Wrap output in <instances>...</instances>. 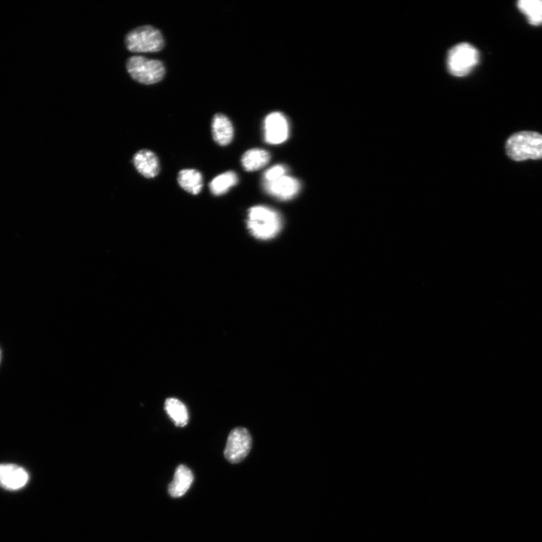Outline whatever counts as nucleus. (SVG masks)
<instances>
[{"label":"nucleus","instance_id":"13","mask_svg":"<svg viewBox=\"0 0 542 542\" xmlns=\"http://www.w3.org/2000/svg\"><path fill=\"white\" fill-rule=\"evenodd\" d=\"M270 160V153L261 149L246 152L242 157V166L248 172L257 171L265 168Z\"/></svg>","mask_w":542,"mask_h":542},{"label":"nucleus","instance_id":"2","mask_svg":"<svg viewBox=\"0 0 542 542\" xmlns=\"http://www.w3.org/2000/svg\"><path fill=\"white\" fill-rule=\"evenodd\" d=\"M282 226L281 216L276 210L263 206L249 210L247 228L256 238L261 240L272 239L281 230Z\"/></svg>","mask_w":542,"mask_h":542},{"label":"nucleus","instance_id":"6","mask_svg":"<svg viewBox=\"0 0 542 542\" xmlns=\"http://www.w3.org/2000/svg\"><path fill=\"white\" fill-rule=\"evenodd\" d=\"M251 438L245 428H237L230 432L228 438L225 457L233 464L243 461L250 452Z\"/></svg>","mask_w":542,"mask_h":542},{"label":"nucleus","instance_id":"16","mask_svg":"<svg viewBox=\"0 0 542 542\" xmlns=\"http://www.w3.org/2000/svg\"><path fill=\"white\" fill-rule=\"evenodd\" d=\"M518 8L531 25L542 24V0H520Z\"/></svg>","mask_w":542,"mask_h":542},{"label":"nucleus","instance_id":"18","mask_svg":"<svg viewBox=\"0 0 542 542\" xmlns=\"http://www.w3.org/2000/svg\"><path fill=\"white\" fill-rule=\"evenodd\" d=\"M287 168L278 164L268 169L264 174L265 182H272L286 176Z\"/></svg>","mask_w":542,"mask_h":542},{"label":"nucleus","instance_id":"17","mask_svg":"<svg viewBox=\"0 0 542 542\" xmlns=\"http://www.w3.org/2000/svg\"><path fill=\"white\" fill-rule=\"evenodd\" d=\"M238 178L237 174L229 171L221 174L217 177L210 184V189L214 196H219L224 195L229 189L237 185Z\"/></svg>","mask_w":542,"mask_h":542},{"label":"nucleus","instance_id":"11","mask_svg":"<svg viewBox=\"0 0 542 542\" xmlns=\"http://www.w3.org/2000/svg\"><path fill=\"white\" fill-rule=\"evenodd\" d=\"M193 474L186 466L181 464L174 474V477L170 483L169 495L173 498H180L186 495L192 485Z\"/></svg>","mask_w":542,"mask_h":542},{"label":"nucleus","instance_id":"4","mask_svg":"<svg viewBox=\"0 0 542 542\" xmlns=\"http://www.w3.org/2000/svg\"><path fill=\"white\" fill-rule=\"evenodd\" d=\"M480 54L469 43L454 46L448 52L447 64L450 73L456 77L469 75L479 63Z\"/></svg>","mask_w":542,"mask_h":542},{"label":"nucleus","instance_id":"19","mask_svg":"<svg viewBox=\"0 0 542 542\" xmlns=\"http://www.w3.org/2000/svg\"><path fill=\"white\" fill-rule=\"evenodd\" d=\"M0 360H1V351H0Z\"/></svg>","mask_w":542,"mask_h":542},{"label":"nucleus","instance_id":"9","mask_svg":"<svg viewBox=\"0 0 542 542\" xmlns=\"http://www.w3.org/2000/svg\"><path fill=\"white\" fill-rule=\"evenodd\" d=\"M29 480V474L21 467L15 464H0V486L8 490L24 488Z\"/></svg>","mask_w":542,"mask_h":542},{"label":"nucleus","instance_id":"5","mask_svg":"<svg viewBox=\"0 0 542 542\" xmlns=\"http://www.w3.org/2000/svg\"><path fill=\"white\" fill-rule=\"evenodd\" d=\"M127 70L133 80L144 85L156 84L166 75V68L159 60L133 56L127 61Z\"/></svg>","mask_w":542,"mask_h":542},{"label":"nucleus","instance_id":"14","mask_svg":"<svg viewBox=\"0 0 542 542\" xmlns=\"http://www.w3.org/2000/svg\"><path fill=\"white\" fill-rule=\"evenodd\" d=\"M178 183L180 187L191 195L197 196L203 188L201 173L193 169H185L179 173Z\"/></svg>","mask_w":542,"mask_h":542},{"label":"nucleus","instance_id":"1","mask_svg":"<svg viewBox=\"0 0 542 542\" xmlns=\"http://www.w3.org/2000/svg\"><path fill=\"white\" fill-rule=\"evenodd\" d=\"M506 150L513 161L542 160V134L534 131L513 134L506 142Z\"/></svg>","mask_w":542,"mask_h":542},{"label":"nucleus","instance_id":"7","mask_svg":"<svg viewBox=\"0 0 542 542\" xmlns=\"http://www.w3.org/2000/svg\"><path fill=\"white\" fill-rule=\"evenodd\" d=\"M265 140L272 145H279L287 140L289 126L286 116L278 112L269 114L264 123Z\"/></svg>","mask_w":542,"mask_h":542},{"label":"nucleus","instance_id":"10","mask_svg":"<svg viewBox=\"0 0 542 542\" xmlns=\"http://www.w3.org/2000/svg\"><path fill=\"white\" fill-rule=\"evenodd\" d=\"M133 163L142 176L147 179L156 177L160 172V163L156 154L143 149L135 154Z\"/></svg>","mask_w":542,"mask_h":542},{"label":"nucleus","instance_id":"12","mask_svg":"<svg viewBox=\"0 0 542 542\" xmlns=\"http://www.w3.org/2000/svg\"><path fill=\"white\" fill-rule=\"evenodd\" d=\"M212 131L214 140L220 146H227L233 140V125L225 115L217 114L214 116Z\"/></svg>","mask_w":542,"mask_h":542},{"label":"nucleus","instance_id":"3","mask_svg":"<svg viewBox=\"0 0 542 542\" xmlns=\"http://www.w3.org/2000/svg\"><path fill=\"white\" fill-rule=\"evenodd\" d=\"M125 43L128 50L134 53L158 52L164 46L161 33L151 26L134 29L126 36Z\"/></svg>","mask_w":542,"mask_h":542},{"label":"nucleus","instance_id":"15","mask_svg":"<svg viewBox=\"0 0 542 542\" xmlns=\"http://www.w3.org/2000/svg\"><path fill=\"white\" fill-rule=\"evenodd\" d=\"M166 410L177 427H184L188 424L189 419L188 409L181 401L173 398L167 400Z\"/></svg>","mask_w":542,"mask_h":542},{"label":"nucleus","instance_id":"8","mask_svg":"<svg viewBox=\"0 0 542 542\" xmlns=\"http://www.w3.org/2000/svg\"><path fill=\"white\" fill-rule=\"evenodd\" d=\"M264 187L270 196L280 200L293 199L301 189V184L293 177L284 176L272 182H265Z\"/></svg>","mask_w":542,"mask_h":542}]
</instances>
